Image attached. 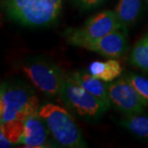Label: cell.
<instances>
[{
    "label": "cell",
    "mask_w": 148,
    "mask_h": 148,
    "mask_svg": "<svg viewBox=\"0 0 148 148\" xmlns=\"http://www.w3.org/2000/svg\"><path fill=\"white\" fill-rule=\"evenodd\" d=\"M59 96L69 108L87 120L95 121L101 119L109 109L102 101L85 90L69 75H67Z\"/></svg>",
    "instance_id": "8992f818"
},
{
    "label": "cell",
    "mask_w": 148,
    "mask_h": 148,
    "mask_svg": "<svg viewBox=\"0 0 148 148\" xmlns=\"http://www.w3.org/2000/svg\"><path fill=\"white\" fill-rule=\"evenodd\" d=\"M130 63L138 69L148 72V33L134 45L130 54Z\"/></svg>",
    "instance_id": "4fadbf2b"
},
{
    "label": "cell",
    "mask_w": 148,
    "mask_h": 148,
    "mask_svg": "<svg viewBox=\"0 0 148 148\" xmlns=\"http://www.w3.org/2000/svg\"><path fill=\"white\" fill-rule=\"evenodd\" d=\"M88 72L94 77L106 82H111L120 77L123 69L119 60L110 58L105 62H92L89 65Z\"/></svg>",
    "instance_id": "8fae6325"
},
{
    "label": "cell",
    "mask_w": 148,
    "mask_h": 148,
    "mask_svg": "<svg viewBox=\"0 0 148 148\" xmlns=\"http://www.w3.org/2000/svg\"><path fill=\"white\" fill-rule=\"evenodd\" d=\"M124 77L132 83L141 96L148 103V78L135 73L127 74Z\"/></svg>",
    "instance_id": "9a60e30c"
},
{
    "label": "cell",
    "mask_w": 148,
    "mask_h": 148,
    "mask_svg": "<svg viewBox=\"0 0 148 148\" xmlns=\"http://www.w3.org/2000/svg\"><path fill=\"white\" fill-rule=\"evenodd\" d=\"M141 0H119L114 12L122 26L125 28L138 18Z\"/></svg>",
    "instance_id": "7c38bea8"
},
{
    "label": "cell",
    "mask_w": 148,
    "mask_h": 148,
    "mask_svg": "<svg viewBox=\"0 0 148 148\" xmlns=\"http://www.w3.org/2000/svg\"><path fill=\"white\" fill-rule=\"evenodd\" d=\"M124 28L113 31L98 41L90 45L86 49L110 58H119L126 52L127 40Z\"/></svg>",
    "instance_id": "9c48e42d"
},
{
    "label": "cell",
    "mask_w": 148,
    "mask_h": 148,
    "mask_svg": "<svg viewBox=\"0 0 148 148\" xmlns=\"http://www.w3.org/2000/svg\"><path fill=\"white\" fill-rule=\"evenodd\" d=\"M121 125L139 138H148V116L141 114L127 116Z\"/></svg>",
    "instance_id": "5bb4252c"
},
{
    "label": "cell",
    "mask_w": 148,
    "mask_h": 148,
    "mask_svg": "<svg viewBox=\"0 0 148 148\" xmlns=\"http://www.w3.org/2000/svg\"><path fill=\"white\" fill-rule=\"evenodd\" d=\"M32 85L48 96L60 95L67 75L53 62L42 58H30L21 65Z\"/></svg>",
    "instance_id": "5b68a950"
},
{
    "label": "cell",
    "mask_w": 148,
    "mask_h": 148,
    "mask_svg": "<svg viewBox=\"0 0 148 148\" xmlns=\"http://www.w3.org/2000/svg\"><path fill=\"white\" fill-rule=\"evenodd\" d=\"M108 94L111 105L127 116L140 114L148 106L147 102L125 77L108 84Z\"/></svg>",
    "instance_id": "52a82bcc"
},
{
    "label": "cell",
    "mask_w": 148,
    "mask_h": 148,
    "mask_svg": "<svg viewBox=\"0 0 148 148\" xmlns=\"http://www.w3.org/2000/svg\"><path fill=\"white\" fill-rule=\"evenodd\" d=\"M8 18L27 27H45L58 19L62 0H3Z\"/></svg>",
    "instance_id": "7a4b0ae2"
},
{
    "label": "cell",
    "mask_w": 148,
    "mask_h": 148,
    "mask_svg": "<svg viewBox=\"0 0 148 148\" xmlns=\"http://www.w3.org/2000/svg\"><path fill=\"white\" fill-rule=\"evenodd\" d=\"M50 132L39 114H32L24 120V129L21 143L26 147H53L49 140Z\"/></svg>",
    "instance_id": "ba28073f"
},
{
    "label": "cell",
    "mask_w": 148,
    "mask_h": 148,
    "mask_svg": "<svg viewBox=\"0 0 148 148\" xmlns=\"http://www.w3.org/2000/svg\"><path fill=\"white\" fill-rule=\"evenodd\" d=\"M0 140H1V147H10L12 145V143H10V141L6 138L5 136L0 132Z\"/></svg>",
    "instance_id": "e0dca14e"
},
{
    "label": "cell",
    "mask_w": 148,
    "mask_h": 148,
    "mask_svg": "<svg viewBox=\"0 0 148 148\" xmlns=\"http://www.w3.org/2000/svg\"><path fill=\"white\" fill-rule=\"evenodd\" d=\"M75 5L79 7L82 9H90L98 4H100L104 0H72Z\"/></svg>",
    "instance_id": "2e32d148"
},
{
    "label": "cell",
    "mask_w": 148,
    "mask_h": 148,
    "mask_svg": "<svg viewBox=\"0 0 148 148\" xmlns=\"http://www.w3.org/2000/svg\"><path fill=\"white\" fill-rule=\"evenodd\" d=\"M40 101L35 90L21 80L3 82L0 89V132L12 144L21 143L24 120L38 114Z\"/></svg>",
    "instance_id": "6da1fadb"
},
{
    "label": "cell",
    "mask_w": 148,
    "mask_h": 148,
    "mask_svg": "<svg viewBox=\"0 0 148 148\" xmlns=\"http://www.w3.org/2000/svg\"><path fill=\"white\" fill-rule=\"evenodd\" d=\"M69 77L79 84L85 90L94 95L101 101L108 108L111 106L110 101L108 94V85L106 82L94 77L93 75L85 70L75 71Z\"/></svg>",
    "instance_id": "30bf717a"
},
{
    "label": "cell",
    "mask_w": 148,
    "mask_h": 148,
    "mask_svg": "<svg viewBox=\"0 0 148 148\" xmlns=\"http://www.w3.org/2000/svg\"><path fill=\"white\" fill-rule=\"evenodd\" d=\"M38 114L45 123L53 140L61 147L69 148L87 147L73 118L64 108L47 103L40 106Z\"/></svg>",
    "instance_id": "3957f363"
},
{
    "label": "cell",
    "mask_w": 148,
    "mask_h": 148,
    "mask_svg": "<svg viewBox=\"0 0 148 148\" xmlns=\"http://www.w3.org/2000/svg\"><path fill=\"white\" fill-rule=\"evenodd\" d=\"M124 28L114 11L105 10L90 17L82 27L69 29L65 36L69 44L82 48L88 47L113 31Z\"/></svg>",
    "instance_id": "277c9868"
}]
</instances>
